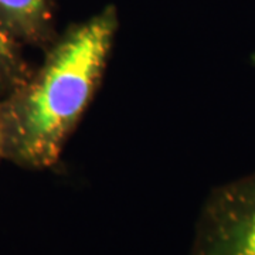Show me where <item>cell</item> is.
<instances>
[{
    "label": "cell",
    "instance_id": "obj_4",
    "mask_svg": "<svg viewBox=\"0 0 255 255\" xmlns=\"http://www.w3.org/2000/svg\"><path fill=\"white\" fill-rule=\"evenodd\" d=\"M20 46L0 34V74L11 85V90L23 82L31 73L18 54Z\"/></svg>",
    "mask_w": 255,
    "mask_h": 255
},
{
    "label": "cell",
    "instance_id": "obj_2",
    "mask_svg": "<svg viewBox=\"0 0 255 255\" xmlns=\"http://www.w3.org/2000/svg\"><path fill=\"white\" fill-rule=\"evenodd\" d=\"M190 255H255V172L224 183L207 196Z\"/></svg>",
    "mask_w": 255,
    "mask_h": 255
},
{
    "label": "cell",
    "instance_id": "obj_1",
    "mask_svg": "<svg viewBox=\"0 0 255 255\" xmlns=\"http://www.w3.org/2000/svg\"><path fill=\"white\" fill-rule=\"evenodd\" d=\"M118 28L114 7L68 30L4 100L1 157L27 169L57 163L104 75Z\"/></svg>",
    "mask_w": 255,
    "mask_h": 255
},
{
    "label": "cell",
    "instance_id": "obj_6",
    "mask_svg": "<svg viewBox=\"0 0 255 255\" xmlns=\"http://www.w3.org/2000/svg\"><path fill=\"white\" fill-rule=\"evenodd\" d=\"M1 159H3V157H1V150H0V160H1Z\"/></svg>",
    "mask_w": 255,
    "mask_h": 255
},
{
    "label": "cell",
    "instance_id": "obj_5",
    "mask_svg": "<svg viewBox=\"0 0 255 255\" xmlns=\"http://www.w3.org/2000/svg\"><path fill=\"white\" fill-rule=\"evenodd\" d=\"M11 91V85L9 82L6 81V78L0 74V115H1V108H3V104L4 100L7 98L9 92Z\"/></svg>",
    "mask_w": 255,
    "mask_h": 255
},
{
    "label": "cell",
    "instance_id": "obj_3",
    "mask_svg": "<svg viewBox=\"0 0 255 255\" xmlns=\"http://www.w3.org/2000/svg\"><path fill=\"white\" fill-rule=\"evenodd\" d=\"M0 34L18 46L48 43L53 34L51 0H0Z\"/></svg>",
    "mask_w": 255,
    "mask_h": 255
}]
</instances>
